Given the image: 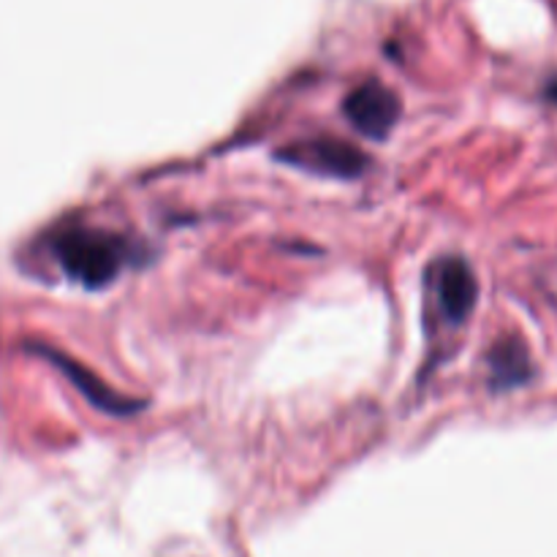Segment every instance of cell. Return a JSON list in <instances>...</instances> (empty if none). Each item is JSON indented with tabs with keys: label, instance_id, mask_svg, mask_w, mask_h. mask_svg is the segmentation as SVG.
I'll return each instance as SVG.
<instances>
[{
	"label": "cell",
	"instance_id": "cell-3",
	"mask_svg": "<svg viewBox=\"0 0 557 557\" xmlns=\"http://www.w3.org/2000/svg\"><path fill=\"white\" fill-rule=\"evenodd\" d=\"M400 112L403 103L397 92L381 85L379 79L357 85L343 101L346 120L368 139H386L397 125V120H400Z\"/></svg>",
	"mask_w": 557,
	"mask_h": 557
},
{
	"label": "cell",
	"instance_id": "cell-1",
	"mask_svg": "<svg viewBox=\"0 0 557 557\" xmlns=\"http://www.w3.org/2000/svg\"><path fill=\"white\" fill-rule=\"evenodd\" d=\"M52 253L69 281L92 292L117 281L125 267L141 259V250L123 234L92 226H71L54 234Z\"/></svg>",
	"mask_w": 557,
	"mask_h": 557
},
{
	"label": "cell",
	"instance_id": "cell-2",
	"mask_svg": "<svg viewBox=\"0 0 557 557\" xmlns=\"http://www.w3.org/2000/svg\"><path fill=\"white\" fill-rule=\"evenodd\" d=\"M275 158L288 163V166L305 169L310 174H324V177L341 180L362 177L364 169L370 166L364 152H359L348 141L335 139V136H313V139L294 141V145L281 147Z\"/></svg>",
	"mask_w": 557,
	"mask_h": 557
},
{
	"label": "cell",
	"instance_id": "cell-7",
	"mask_svg": "<svg viewBox=\"0 0 557 557\" xmlns=\"http://www.w3.org/2000/svg\"><path fill=\"white\" fill-rule=\"evenodd\" d=\"M547 96H549V98H553V101L557 103V79H553V82H549V87H547Z\"/></svg>",
	"mask_w": 557,
	"mask_h": 557
},
{
	"label": "cell",
	"instance_id": "cell-4",
	"mask_svg": "<svg viewBox=\"0 0 557 557\" xmlns=\"http://www.w3.org/2000/svg\"><path fill=\"white\" fill-rule=\"evenodd\" d=\"M428 277L441 315L449 324H462L473 313L479 299V283L471 264L460 256H446L430 267Z\"/></svg>",
	"mask_w": 557,
	"mask_h": 557
},
{
	"label": "cell",
	"instance_id": "cell-6",
	"mask_svg": "<svg viewBox=\"0 0 557 557\" xmlns=\"http://www.w3.org/2000/svg\"><path fill=\"white\" fill-rule=\"evenodd\" d=\"M490 364V384L498 392L515 389L531 381L533 375V362L531 351L525 348V343L520 337H504L493 346L487 357Z\"/></svg>",
	"mask_w": 557,
	"mask_h": 557
},
{
	"label": "cell",
	"instance_id": "cell-5",
	"mask_svg": "<svg viewBox=\"0 0 557 557\" xmlns=\"http://www.w3.org/2000/svg\"><path fill=\"white\" fill-rule=\"evenodd\" d=\"M36 351L41 354V357H47L54 368L63 370L65 379H69L71 384L79 389V395H85V400L90 403V406H96L98 411L120 413V417H125V413H136L141 408V403L117 395L112 386H107L98 375H92L85 364H76L74 359L63 357V354L58 351H49V348H36Z\"/></svg>",
	"mask_w": 557,
	"mask_h": 557
}]
</instances>
